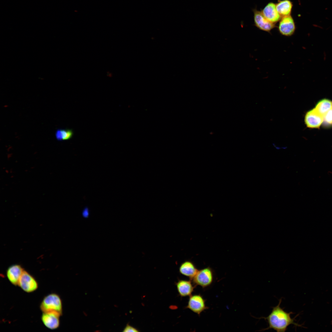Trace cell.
<instances>
[{"label":"cell","mask_w":332,"mask_h":332,"mask_svg":"<svg viewBox=\"0 0 332 332\" xmlns=\"http://www.w3.org/2000/svg\"><path fill=\"white\" fill-rule=\"evenodd\" d=\"M281 301L282 299H280L278 304L273 308L268 316L263 318L267 321L268 325V327L263 330L273 329L277 332H285L291 325L295 326H300L294 322V318H291L290 315L293 314L292 312L288 313L281 307Z\"/></svg>","instance_id":"cell-1"},{"label":"cell","mask_w":332,"mask_h":332,"mask_svg":"<svg viewBox=\"0 0 332 332\" xmlns=\"http://www.w3.org/2000/svg\"><path fill=\"white\" fill-rule=\"evenodd\" d=\"M40 309L42 312L56 311L61 315L62 312V305L60 296L55 293H51L45 296L40 305Z\"/></svg>","instance_id":"cell-2"},{"label":"cell","mask_w":332,"mask_h":332,"mask_svg":"<svg viewBox=\"0 0 332 332\" xmlns=\"http://www.w3.org/2000/svg\"><path fill=\"white\" fill-rule=\"evenodd\" d=\"M213 273L212 269L206 267L198 270L192 279L196 285L205 288L210 286L213 281Z\"/></svg>","instance_id":"cell-3"},{"label":"cell","mask_w":332,"mask_h":332,"mask_svg":"<svg viewBox=\"0 0 332 332\" xmlns=\"http://www.w3.org/2000/svg\"><path fill=\"white\" fill-rule=\"evenodd\" d=\"M18 286L27 293L33 292L38 287V284L35 279L25 270L21 275Z\"/></svg>","instance_id":"cell-4"},{"label":"cell","mask_w":332,"mask_h":332,"mask_svg":"<svg viewBox=\"0 0 332 332\" xmlns=\"http://www.w3.org/2000/svg\"><path fill=\"white\" fill-rule=\"evenodd\" d=\"M280 33L284 36H290L294 33L296 26L294 19L291 16L282 17L278 26Z\"/></svg>","instance_id":"cell-5"},{"label":"cell","mask_w":332,"mask_h":332,"mask_svg":"<svg viewBox=\"0 0 332 332\" xmlns=\"http://www.w3.org/2000/svg\"><path fill=\"white\" fill-rule=\"evenodd\" d=\"M187 308L194 313L200 315L208 307L202 296L196 294L190 296Z\"/></svg>","instance_id":"cell-6"},{"label":"cell","mask_w":332,"mask_h":332,"mask_svg":"<svg viewBox=\"0 0 332 332\" xmlns=\"http://www.w3.org/2000/svg\"><path fill=\"white\" fill-rule=\"evenodd\" d=\"M253 12L255 25L259 30L269 32L276 27L275 24L268 20L263 15L261 11L255 9H253Z\"/></svg>","instance_id":"cell-7"},{"label":"cell","mask_w":332,"mask_h":332,"mask_svg":"<svg viewBox=\"0 0 332 332\" xmlns=\"http://www.w3.org/2000/svg\"><path fill=\"white\" fill-rule=\"evenodd\" d=\"M61 315L56 311L43 312L41 320L46 327L50 330H55L59 326L60 317Z\"/></svg>","instance_id":"cell-8"},{"label":"cell","mask_w":332,"mask_h":332,"mask_svg":"<svg viewBox=\"0 0 332 332\" xmlns=\"http://www.w3.org/2000/svg\"><path fill=\"white\" fill-rule=\"evenodd\" d=\"M323 120V116L319 114L314 108L307 112L304 117L305 124L309 128H319Z\"/></svg>","instance_id":"cell-9"},{"label":"cell","mask_w":332,"mask_h":332,"mask_svg":"<svg viewBox=\"0 0 332 332\" xmlns=\"http://www.w3.org/2000/svg\"><path fill=\"white\" fill-rule=\"evenodd\" d=\"M264 16L271 22L275 24L282 17L278 12L275 4L270 2L261 11Z\"/></svg>","instance_id":"cell-10"},{"label":"cell","mask_w":332,"mask_h":332,"mask_svg":"<svg viewBox=\"0 0 332 332\" xmlns=\"http://www.w3.org/2000/svg\"><path fill=\"white\" fill-rule=\"evenodd\" d=\"M24 271V269L19 265L14 264L10 266L6 272L8 279L13 285L18 286Z\"/></svg>","instance_id":"cell-11"},{"label":"cell","mask_w":332,"mask_h":332,"mask_svg":"<svg viewBox=\"0 0 332 332\" xmlns=\"http://www.w3.org/2000/svg\"><path fill=\"white\" fill-rule=\"evenodd\" d=\"M179 271L182 275L192 279L198 271L194 264L191 261L186 260L180 265Z\"/></svg>","instance_id":"cell-12"},{"label":"cell","mask_w":332,"mask_h":332,"mask_svg":"<svg viewBox=\"0 0 332 332\" xmlns=\"http://www.w3.org/2000/svg\"><path fill=\"white\" fill-rule=\"evenodd\" d=\"M176 286L179 295L182 297L191 296L194 288L190 281L185 280H179Z\"/></svg>","instance_id":"cell-13"},{"label":"cell","mask_w":332,"mask_h":332,"mask_svg":"<svg viewBox=\"0 0 332 332\" xmlns=\"http://www.w3.org/2000/svg\"><path fill=\"white\" fill-rule=\"evenodd\" d=\"M275 5L277 10L281 17L290 15L293 5L290 0H278Z\"/></svg>","instance_id":"cell-14"},{"label":"cell","mask_w":332,"mask_h":332,"mask_svg":"<svg viewBox=\"0 0 332 332\" xmlns=\"http://www.w3.org/2000/svg\"><path fill=\"white\" fill-rule=\"evenodd\" d=\"M332 108V101L325 99L319 101L314 108L319 114L323 116Z\"/></svg>","instance_id":"cell-15"},{"label":"cell","mask_w":332,"mask_h":332,"mask_svg":"<svg viewBox=\"0 0 332 332\" xmlns=\"http://www.w3.org/2000/svg\"><path fill=\"white\" fill-rule=\"evenodd\" d=\"M73 135V132L71 129H58L55 132V136L59 140H67L71 138Z\"/></svg>","instance_id":"cell-16"},{"label":"cell","mask_w":332,"mask_h":332,"mask_svg":"<svg viewBox=\"0 0 332 332\" xmlns=\"http://www.w3.org/2000/svg\"><path fill=\"white\" fill-rule=\"evenodd\" d=\"M323 122L327 126L332 125V108L328 111L323 116Z\"/></svg>","instance_id":"cell-17"},{"label":"cell","mask_w":332,"mask_h":332,"mask_svg":"<svg viewBox=\"0 0 332 332\" xmlns=\"http://www.w3.org/2000/svg\"><path fill=\"white\" fill-rule=\"evenodd\" d=\"M123 332H139L137 329L128 324L123 330Z\"/></svg>","instance_id":"cell-18"},{"label":"cell","mask_w":332,"mask_h":332,"mask_svg":"<svg viewBox=\"0 0 332 332\" xmlns=\"http://www.w3.org/2000/svg\"><path fill=\"white\" fill-rule=\"evenodd\" d=\"M88 211L87 209L85 210L84 211L83 213V216L84 217H86L88 215Z\"/></svg>","instance_id":"cell-19"}]
</instances>
